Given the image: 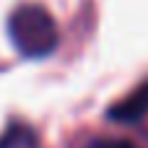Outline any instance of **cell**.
I'll use <instances>...</instances> for the list:
<instances>
[{"label": "cell", "instance_id": "3957f363", "mask_svg": "<svg viewBox=\"0 0 148 148\" xmlns=\"http://www.w3.org/2000/svg\"><path fill=\"white\" fill-rule=\"evenodd\" d=\"M0 148H39V138L29 125L13 122L0 135Z\"/></svg>", "mask_w": 148, "mask_h": 148}, {"label": "cell", "instance_id": "277c9868", "mask_svg": "<svg viewBox=\"0 0 148 148\" xmlns=\"http://www.w3.org/2000/svg\"><path fill=\"white\" fill-rule=\"evenodd\" d=\"M83 148H138V146H133L130 140H117V138H94Z\"/></svg>", "mask_w": 148, "mask_h": 148}, {"label": "cell", "instance_id": "6da1fadb", "mask_svg": "<svg viewBox=\"0 0 148 148\" xmlns=\"http://www.w3.org/2000/svg\"><path fill=\"white\" fill-rule=\"evenodd\" d=\"M8 36L13 42V47L29 57V60H39L47 57L57 49V26L52 21V16L47 13V8L42 5H18L10 18H8Z\"/></svg>", "mask_w": 148, "mask_h": 148}, {"label": "cell", "instance_id": "7a4b0ae2", "mask_svg": "<svg viewBox=\"0 0 148 148\" xmlns=\"http://www.w3.org/2000/svg\"><path fill=\"white\" fill-rule=\"evenodd\" d=\"M146 114H148V81L143 86H138L130 96H125L122 101L109 107V112H107V117L112 122H122V125L140 122Z\"/></svg>", "mask_w": 148, "mask_h": 148}]
</instances>
